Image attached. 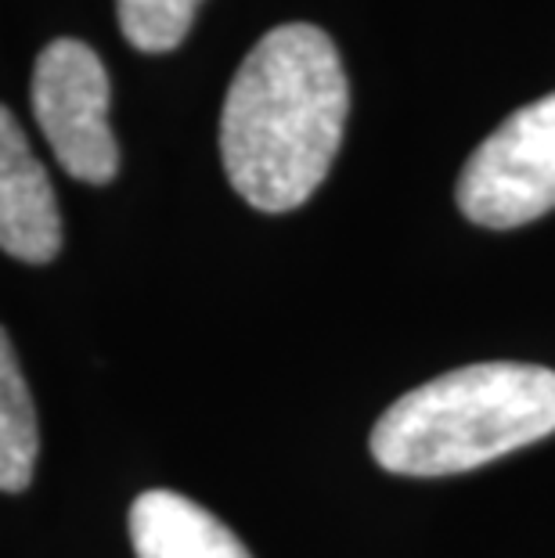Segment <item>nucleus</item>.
<instances>
[{
	"mask_svg": "<svg viewBox=\"0 0 555 558\" xmlns=\"http://www.w3.org/2000/svg\"><path fill=\"white\" fill-rule=\"evenodd\" d=\"M350 112L336 44L306 22L270 29L234 73L220 116L231 187L260 213L303 206L333 166Z\"/></svg>",
	"mask_w": 555,
	"mask_h": 558,
	"instance_id": "1",
	"label": "nucleus"
},
{
	"mask_svg": "<svg viewBox=\"0 0 555 558\" xmlns=\"http://www.w3.org/2000/svg\"><path fill=\"white\" fill-rule=\"evenodd\" d=\"M555 433V372L487 361L411 389L372 429V454L394 476H455Z\"/></svg>",
	"mask_w": 555,
	"mask_h": 558,
	"instance_id": "2",
	"label": "nucleus"
},
{
	"mask_svg": "<svg viewBox=\"0 0 555 558\" xmlns=\"http://www.w3.org/2000/svg\"><path fill=\"white\" fill-rule=\"evenodd\" d=\"M458 206L494 231L555 209V90L512 112L472 151L458 181Z\"/></svg>",
	"mask_w": 555,
	"mask_h": 558,
	"instance_id": "3",
	"label": "nucleus"
},
{
	"mask_svg": "<svg viewBox=\"0 0 555 558\" xmlns=\"http://www.w3.org/2000/svg\"><path fill=\"white\" fill-rule=\"evenodd\" d=\"M109 73L94 47L58 37L33 69V116L47 145L76 181L109 184L120 170V145L109 126Z\"/></svg>",
	"mask_w": 555,
	"mask_h": 558,
	"instance_id": "4",
	"label": "nucleus"
},
{
	"mask_svg": "<svg viewBox=\"0 0 555 558\" xmlns=\"http://www.w3.org/2000/svg\"><path fill=\"white\" fill-rule=\"evenodd\" d=\"M0 248L22 264H51L62 248V213L51 177L4 105H0Z\"/></svg>",
	"mask_w": 555,
	"mask_h": 558,
	"instance_id": "5",
	"label": "nucleus"
},
{
	"mask_svg": "<svg viewBox=\"0 0 555 558\" xmlns=\"http://www.w3.org/2000/svg\"><path fill=\"white\" fill-rule=\"evenodd\" d=\"M130 544L137 558H253L214 512L173 490H148L130 505Z\"/></svg>",
	"mask_w": 555,
	"mask_h": 558,
	"instance_id": "6",
	"label": "nucleus"
},
{
	"mask_svg": "<svg viewBox=\"0 0 555 558\" xmlns=\"http://www.w3.org/2000/svg\"><path fill=\"white\" fill-rule=\"evenodd\" d=\"M37 411H33L29 386L11 347L8 331L0 328V490L19 494L33 483L37 469Z\"/></svg>",
	"mask_w": 555,
	"mask_h": 558,
	"instance_id": "7",
	"label": "nucleus"
},
{
	"mask_svg": "<svg viewBox=\"0 0 555 558\" xmlns=\"http://www.w3.org/2000/svg\"><path fill=\"white\" fill-rule=\"evenodd\" d=\"M203 0H116L123 37L137 51L162 54L181 47Z\"/></svg>",
	"mask_w": 555,
	"mask_h": 558,
	"instance_id": "8",
	"label": "nucleus"
}]
</instances>
